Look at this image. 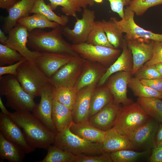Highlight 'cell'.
I'll return each mask as SVG.
<instances>
[{
	"label": "cell",
	"mask_w": 162,
	"mask_h": 162,
	"mask_svg": "<svg viewBox=\"0 0 162 162\" xmlns=\"http://www.w3.org/2000/svg\"><path fill=\"white\" fill-rule=\"evenodd\" d=\"M30 112L26 110L15 111L9 117L22 129L30 145L35 148L47 149L53 143L56 133L49 129Z\"/></svg>",
	"instance_id": "obj_1"
},
{
	"label": "cell",
	"mask_w": 162,
	"mask_h": 162,
	"mask_svg": "<svg viewBox=\"0 0 162 162\" xmlns=\"http://www.w3.org/2000/svg\"><path fill=\"white\" fill-rule=\"evenodd\" d=\"M49 4L53 10L58 6L62 7V12L65 15L77 18V14L81 12L88 6H92L94 3L93 0H48Z\"/></svg>",
	"instance_id": "obj_26"
},
{
	"label": "cell",
	"mask_w": 162,
	"mask_h": 162,
	"mask_svg": "<svg viewBox=\"0 0 162 162\" xmlns=\"http://www.w3.org/2000/svg\"><path fill=\"white\" fill-rule=\"evenodd\" d=\"M86 61L78 55L72 56L69 62L49 78L50 82L55 86L74 87Z\"/></svg>",
	"instance_id": "obj_10"
},
{
	"label": "cell",
	"mask_w": 162,
	"mask_h": 162,
	"mask_svg": "<svg viewBox=\"0 0 162 162\" xmlns=\"http://www.w3.org/2000/svg\"><path fill=\"white\" fill-rule=\"evenodd\" d=\"M20 128L10 117L0 112V133L7 140L21 148L26 154L34 151L35 148L27 141Z\"/></svg>",
	"instance_id": "obj_12"
},
{
	"label": "cell",
	"mask_w": 162,
	"mask_h": 162,
	"mask_svg": "<svg viewBox=\"0 0 162 162\" xmlns=\"http://www.w3.org/2000/svg\"><path fill=\"white\" fill-rule=\"evenodd\" d=\"M81 19L76 18L74 28L71 29L68 27L62 26L63 35L73 44L86 42L88 36L95 21L94 10L84 9Z\"/></svg>",
	"instance_id": "obj_9"
},
{
	"label": "cell",
	"mask_w": 162,
	"mask_h": 162,
	"mask_svg": "<svg viewBox=\"0 0 162 162\" xmlns=\"http://www.w3.org/2000/svg\"><path fill=\"white\" fill-rule=\"evenodd\" d=\"M35 0L18 1L8 11V16L5 18L4 28L7 32L17 23L19 19L29 16Z\"/></svg>",
	"instance_id": "obj_22"
},
{
	"label": "cell",
	"mask_w": 162,
	"mask_h": 162,
	"mask_svg": "<svg viewBox=\"0 0 162 162\" xmlns=\"http://www.w3.org/2000/svg\"><path fill=\"white\" fill-rule=\"evenodd\" d=\"M41 14L50 21L55 22L62 26H65L68 22V16H59L56 14L49 4H46L44 0H35L30 14Z\"/></svg>",
	"instance_id": "obj_30"
},
{
	"label": "cell",
	"mask_w": 162,
	"mask_h": 162,
	"mask_svg": "<svg viewBox=\"0 0 162 162\" xmlns=\"http://www.w3.org/2000/svg\"><path fill=\"white\" fill-rule=\"evenodd\" d=\"M71 46L79 56L83 58L107 65L116 60L121 53L116 48L93 45L84 42L73 44Z\"/></svg>",
	"instance_id": "obj_7"
},
{
	"label": "cell",
	"mask_w": 162,
	"mask_h": 162,
	"mask_svg": "<svg viewBox=\"0 0 162 162\" xmlns=\"http://www.w3.org/2000/svg\"><path fill=\"white\" fill-rule=\"evenodd\" d=\"M158 122L150 118L145 123L137 129L129 136L134 149L149 144L156 146L155 138L159 127Z\"/></svg>",
	"instance_id": "obj_18"
},
{
	"label": "cell",
	"mask_w": 162,
	"mask_h": 162,
	"mask_svg": "<svg viewBox=\"0 0 162 162\" xmlns=\"http://www.w3.org/2000/svg\"><path fill=\"white\" fill-rule=\"evenodd\" d=\"M93 1L94 2L98 3H101L103 2V0H93Z\"/></svg>",
	"instance_id": "obj_53"
},
{
	"label": "cell",
	"mask_w": 162,
	"mask_h": 162,
	"mask_svg": "<svg viewBox=\"0 0 162 162\" xmlns=\"http://www.w3.org/2000/svg\"><path fill=\"white\" fill-rule=\"evenodd\" d=\"M156 146L157 147H162V141L156 144Z\"/></svg>",
	"instance_id": "obj_52"
},
{
	"label": "cell",
	"mask_w": 162,
	"mask_h": 162,
	"mask_svg": "<svg viewBox=\"0 0 162 162\" xmlns=\"http://www.w3.org/2000/svg\"><path fill=\"white\" fill-rule=\"evenodd\" d=\"M62 35L60 25L49 32L35 29L28 32L27 45L33 50L40 52L64 54L73 56L78 55Z\"/></svg>",
	"instance_id": "obj_2"
},
{
	"label": "cell",
	"mask_w": 162,
	"mask_h": 162,
	"mask_svg": "<svg viewBox=\"0 0 162 162\" xmlns=\"http://www.w3.org/2000/svg\"><path fill=\"white\" fill-rule=\"evenodd\" d=\"M114 101L108 104L98 112L90 117L89 123L96 128L106 131L112 128L121 107Z\"/></svg>",
	"instance_id": "obj_19"
},
{
	"label": "cell",
	"mask_w": 162,
	"mask_h": 162,
	"mask_svg": "<svg viewBox=\"0 0 162 162\" xmlns=\"http://www.w3.org/2000/svg\"><path fill=\"white\" fill-rule=\"evenodd\" d=\"M162 4V0H132L127 6L138 16L142 15L150 8Z\"/></svg>",
	"instance_id": "obj_39"
},
{
	"label": "cell",
	"mask_w": 162,
	"mask_h": 162,
	"mask_svg": "<svg viewBox=\"0 0 162 162\" xmlns=\"http://www.w3.org/2000/svg\"><path fill=\"white\" fill-rule=\"evenodd\" d=\"M96 86V84H93L78 92L72 110L73 122L78 123L88 121L91 97Z\"/></svg>",
	"instance_id": "obj_17"
},
{
	"label": "cell",
	"mask_w": 162,
	"mask_h": 162,
	"mask_svg": "<svg viewBox=\"0 0 162 162\" xmlns=\"http://www.w3.org/2000/svg\"><path fill=\"white\" fill-rule=\"evenodd\" d=\"M70 129L73 133L80 137L94 143H103L106 133V131L94 127L88 121L78 123L73 122Z\"/></svg>",
	"instance_id": "obj_24"
},
{
	"label": "cell",
	"mask_w": 162,
	"mask_h": 162,
	"mask_svg": "<svg viewBox=\"0 0 162 162\" xmlns=\"http://www.w3.org/2000/svg\"><path fill=\"white\" fill-rule=\"evenodd\" d=\"M0 94L5 97L6 106L15 111L32 112L37 104L34 98L24 90L16 77L12 75L0 76Z\"/></svg>",
	"instance_id": "obj_3"
},
{
	"label": "cell",
	"mask_w": 162,
	"mask_h": 162,
	"mask_svg": "<svg viewBox=\"0 0 162 162\" xmlns=\"http://www.w3.org/2000/svg\"><path fill=\"white\" fill-rule=\"evenodd\" d=\"M75 162H113L110 153L104 152L101 154L87 155L80 154L76 155Z\"/></svg>",
	"instance_id": "obj_41"
},
{
	"label": "cell",
	"mask_w": 162,
	"mask_h": 162,
	"mask_svg": "<svg viewBox=\"0 0 162 162\" xmlns=\"http://www.w3.org/2000/svg\"><path fill=\"white\" fill-rule=\"evenodd\" d=\"M149 149L142 152L123 149L110 153L113 162H134L147 155Z\"/></svg>",
	"instance_id": "obj_37"
},
{
	"label": "cell",
	"mask_w": 162,
	"mask_h": 162,
	"mask_svg": "<svg viewBox=\"0 0 162 162\" xmlns=\"http://www.w3.org/2000/svg\"><path fill=\"white\" fill-rule=\"evenodd\" d=\"M121 46L122 52L116 60L107 69L98 82L100 86L103 85L112 74L124 71L132 72L133 68L132 54L126 41L124 39Z\"/></svg>",
	"instance_id": "obj_20"
},
{
	"label": "cell",
	"mask_w": 162,
	"mask_h": 162,
	"mask_svg": "<svg viewBox=\"0 0 162 162\" xmlns=\"http://www.w3.org/2000/svg\"><path fill=\"white\" fill-rule=\"evenodd\" d=\"M132 74L131 72H118L115 73L109 80L107 87L115 103L124 105L133 103L127 96V87Z\"/></svg>",
	"instance_id": "obj_16"
},
{
	"label": "cell",
	"mask_w": 162,
	"mask_h": 162,
	"mask_svg": "<svg viewBox=\"0 0 162 162\" xmlns=\"http://www.w3.org/2000/svg\"><path fill=\"white\" fill-rule=\"evenodd\" d=\"M86 60L74 87L78 91L90 85L96 84L105 73L106 70L100 65Z\"/></svg>",
	"instance_id": "obj_21"
},
{
	"label": "cell",
	"mask_w": 162,
	"mask_h": 162,
	"mask_svg": "<svg viewBox=\"0 0 162 162\" xmlns=\"http://www.w3.org/2000/svg\"><path fill=\"white\" fill-rule=\"evenodd\" d=\"M154 65L162 76V62L155 64Z\"/></svg>",
	"instance_id": "obj_51"
},
{
	"label": "cell",
	"mask_w": 162,
	"mask_h": 162,
	"mask_svg": "<svg viewBox=\"0 0 162 162\" xmlns=\"http://www.w3.org/2000/svg\"><path fill=\"white\" fill-rule=\"evenodd\" d=\"M124 16L118 20L113 17L117 26L122 33L126 34V40L142 38L154 41H162V34L155 33L146 30L137 25L134 20V13L126 7L124 8Z\"/></svg>",
	"instance_id": "obj_8"
},
{
	"label": "cell",
	"mask_w": 162,
	"mask_h": 162,
	"mask_svg": "<svg viewBox=\"0 0 162 162\" xmlns=\"http://www.w3.org/2000/svg\"><path fill=\"white\" fill-rule=\"evenodd\" d=\"M46 156L39 162H75L76 155L51 145L47 149Z\"/></svg>",
	"instance_id": "obj_36"
},
{
	"label": "cell",
	"mask_w": 162,
	"mask_h": 162,
	"mask_svg": "<svg viewBox=\"0 0 162 162\" xmlns=\"http://www.w3.org/2000/svg\"><path fill=\"white\" fill-rule=\"evenodd\" d=\"M71 55L62 53L40 52L34 62L49 78L70 60Z\"/></svg>",
	"instance_id": "obj_15"
},
{
	"label": "cell",
	"mask_w": 162,
	"mask_h": 162,
	"mask_svg": "<svg viewBox=\"0 0 162 162\" xmlns=\"http://www.w3.org/2000/svg\"><path fill=\"white\" fill-rule=\"evenodd\" d=\"M148 161L150 162H162V147L156 146L153 148Z\"/></svg>",
	"instance_id": "obj_46"
},
{
	"label": "cell",
	"mask_w": 162,
	"mask_h": 162,
	"mask_svg": "<svg viewBox=\"0 0 162 162\" xmlns=\"http://www.w3.org/2000/svg\"><path fill=\"white\" fill-rule=\"evenodd\" d=\"M160 99L138 98L137 102L150 118L162 123V100Z\"/></svg>",
	"instance_id": "obj_32"
},
{
	"label": "cell",
	"mask_w": 162,
	"mask_h": 162,
	"mask_svg": "<svg viewBox=\"0 0 162 162\" xmlns=\"http://www.w3.org/2000/svg\"><path fill=\"white\" fill-rule=\"evenodd\" d=\"M26 154L20 146L6 140L0 133V161L7 160L10 162H21Z\"/></svg>",
	"instance_id": "obj_27"
},
{
	"label": "cell",
	"mask_w": 162,
	"mask_h": 162,
	"mask_svg": "<svg viewBox=\"0 0 162 162\" xmlns=\"http://www.w3.org/2000/svg\"><path fill=\"white\" fill-rule=\"evenodd\" d=\"M126 41L132 54L133 68L131 73L134 74L152 58L154 41L142 38Z\"/></svg>",
	"instance_id": "obj_14"
},
{
	"label": "cell",
	"mask_w": 162,
	"mask_h": 162,
	"mask_svg": "<svg viewBox=\"0 0 162 162\" xmlns=\"http://www.w3.org/2000/svg\"><path fill=\"white\" fill-rule=\"evenodd\" d=\"M134 149L129 136L119 133L113 128L106 131L103 143L104 153H110L121 150Z\"/></svg>",
	"instance_id": "obj_23"
},
{
	"label": "cell",
	"mask_w": 162,
	"mask_h": 162,
	"mask_svg": "<svg viewBox=\"0 0 162 162\" xmlns=\"http://www.w3.org/2000/svg\"><path fill=\"white\" fill-rule=\"evenodd\" d=\"M26 59L23 58L20 61L14 64L7 66L0 67V76L5 74H10L16 76L17 69L20 64Z\"/></svg>",
	"instance_id": "obj_44"
},
{
	"label": "cell",
	"mask_w": 162,
	"mask_h": 162,
	"mask_svg": "<svg viewBox=\"0 0 162 162\" xmlns=\"http://www.w3.org/2000/svg\"><path fill=\"white\" fill-rule=\"evenodd\" d=\"M155 141L156 143L162 141V124H160L156 135Z\"/></svg>",
	"instance_id": "obj_48"
},
{
	"label": "cell",
	"mask_w": 162,
	"mask_h": 162,
	"mask_svg": "<svg viewBox=\"0 0 162 162\" xmlns=\"http://www.w3.org/2000/svg\"><path fill=\"white\" fill-rule=\"evenodd\" d=\"M52 117L56 133L70 127L73 122L72 110L54 100Z\"/></svg>",
	"instance_id": "obj_25"
},
{
	"label": "cell",
	"mask_w": 162,
	"mask_h": 162,
	"mask_svg": "<svg viewBox=\"0 0 162 162\" xmlns=\"http://www.w3.org/2000/svg\"><path fill=\"white\" fill-rule=\"evenodd\" d=\"M150 118L137 102L121 107L112 128L119 133L130 136Z\"/></svg>",
	"instance_id": "obj_6"
},
{
	"label": "cell",
	"mask_w": 162,
	"mask_h": 162,
	"mask_svg": "<svg viewBox=\"0 0 162 162\" xmlns=\"http://www.w3.org/2000/svg\"><path fill=\"white\" fill-rule=\"evenodd\" d=\"M104 30L110 43L115 48L121 46L124 39L123 33L117 26L113 17L110 20H102Z\"/></svg>",
	"instance_id": "obj_35"
},
{
	"label": "cell",
	"mask_w": 162,
	"mask_h": 162,
	"mask_svg": "<svg viewBox=\"0 0 162 162\" xmlns=\"http://www.w3.org/2000/svg\"><path fill=\"white\" fill-rule=\"evenodd\" d=\"M53 144L75 155H99L104 153L103 143L92 142L85 140L73 133L70 127L56 133Z\"/></svg>",
	"instance_id": "obj_4"
},
{
	"label": "cell",
	"mask_w": 162,
	"mask_h": 162,
	"mask_svg": "<svg viewBox=\"0 0 162 162\" xmlns=\"http://www.w3.org/2000/svg\"><path fill=\"white\" fill-rule=\"evenodd\" d=\"M135 77L140 80H150L162 78V76L154 65L144 66L134 74Z\"/></svg>",
	"instance_id": "obj_40"
},
{
	"label": "cell",
	"mask_w": 162,
	"mask_h": 162,
	"mask_svg": "<svg viewBox=\"0 0 162 162\" xmlns=\"http://www.w3.org/2000/svg\"><path fill=\"white\" fill-rule=\"evenodd\" d=\"M78 92L74 86H54L52 92L53 99L72 110Z\"/></svg>",
	"instance_id": "obj_31"
},
{
	"label": "cell",
	"mask_w": 162,
	"mask_h": 162,
	"mask_svg": "<svg viewBox=\"0 0 162 162\" xmlns=\"http://www.w3.org/2000/svg\"><path fill=\"white\" fill-rule=\"evenodd\" d=\"M0 108L1 110V112L2 114L9 116L11 115L12 112H10L7 110L3 103L1 96L0 97Z\"/></svg>",
	"instance_id": "obj_49"
},
{
	"label": "cell",
	"mask_w": 162,
	"mask_h": 162,
	"mask_svg": "<svg viewBox=\"0 0 162 162\" xmlns=\"http://www.w3.org/2000/svg\"><path fill=\"white\" fill-rule=\"evenodd\" d=\"M23 58L17 51L7 45L0 44V67L14 64Z\"/></svg>",
	"instance_id": "obj_38"
},
{
	"label": "cell",
	"mask_w": 162,
	"mask_h": 162,
	"mask_svg": "<svg viewBox=\"0 0 162 162\" xmlns=\"http://www.w3.org/2000/svg\"><path fill=\"white\" fill-rule=\"evenodd\" d=\"M5 44L18 52L27 60L34 62V58L40 52L29 50L27 46L28 32L23 25L17 23L8 32Z\"/></svg>",
	"instance_id": "obj_11"
},
{
	"label": "cell",
	"mask_w": 162,
	"mask_h": 162,
	"mask_svg": "<svg viewBox=\"0 0 162 162\" xmlns=\"http://www.w3.org/2000/svg\"><path fill=\"white\" fill-rule=\"evenodd\" d=\"M141 82L154 90L162 93V78L152 80H141Z\"/></svg>",
	"instance_id": "obj_45"
},
{
	"label": "cell",
	"mask_w": 162,
	"mask_h": 162,
	"mask_svg": "<svg viewBox=\"0 0 162 162\" xmlns=\"http://www.w3.org/2000/svg\"><path fill=\"white\" fill-rule=\"evenodd\" d=\"M162 62V41H154L153 46L152 58L144 66L155 65Z\"/></svg>",
	"instance_id": "obj_42"
},
{
	"label": "cell",
	"mask_w": 162,
	"mask_h": 162,
	"mask_svg": "<svg viewBox=\"0 0 162 162\" xmlns=\"http://www.w3.org/2000/svg\"><path fill=\"white\" fill-rule=\"evenodd\" d=\"M17 23L24 26L28 32L35 29H43L57 27L58 23L49 20L44 16L38 14H34L32 16L21 18L17 21Z\"/></svg>",
	"instance_id": "obj_29"
},
{
	"label": "cell",
	"mask_w": 162,
	"mask_h": 162,
	"mask_svg": "<svg viewBox=\"0 0 162 162\" xmlns=\"http://www.w3.org/2000/svg\"><path fill=\"white\" fill-rule=\"evenodd\" d=\"M86 42L94 45L115 48L108 40L102 21H95Z\"/></svg>",
	"instance_id": "obj_33"
},
{
	"label": "cell",
	"mask_w": 162,
	"mask_h": 162,
	"mask_svg": "<svg viewBox=\"0 0 162 162\" xmlns=\"http://www.w3.org/2000/svg\"><path fill=\"white\" fill-rule=\"evenodd\" d=\"M113 101L112 96L107 87L95 88L91 97L89 117L94 115Z\"/></svg>",
	"instance_id": "obj_28"
},
{
	"label": "cell",
	"mask_w": 162,
	"mask_h": 162,
	"mask_svg": "<svg viewBox=\"0 0 162 162\" xmlns=\"http://www.w3.org/2000/svg\"><path fill=\"white\" fill-rule=\"evenodd\" d=\"M54 86L50 82L43 89L39 103L36 104L32 114L49 129L56 133L52 119L53 98L52 92Z\"/></svg>",
	"instance_id": "obj_13"
},
{
	"label": "cell",
	"mask_w": 162,
	"mask_h": 162,
	"mask_svg": "<svg viewBox=\"0 0 162 162\" xmlns=\"http://www.w3.org/2000/svg\"><path fill=\"white\" fill-rule=\"evenodd\" d=\"M21 86L27 93L34 98L40 96L50 79L33 61L26 59L18 68L16 76Z\"/></svg>",
	"instance_id": "obj_5"
},
{
	"label": "cell",
	"mask_w": 162,
	"mask_h": 162,
	"mask_svg": "<svg viewBox=\"0 0 162 162\" xmlns=\"http://www.w3.org/2000/svg\"><path fill=\"white\" fill-rule=\"evenodd\" d=\"M8 39V36L5 35L4 32L0 29V42L1 44H5Z\"/></svg>",
	"instance_id": "obj_50"
},
{
	"label": "cell",
	"mask_w": 162,
	"mask_h": 162,
	"mask_svg": "<svg viewBox=\"0 0 162 162\" xmlns=\"http://www.w3.org/2000/svg\"><path fill=\"white\" fill-rule=\"evenodd\" d=\"M110 3L111 10L118 14L122 18L124 16V7L129 5L132 0H107Z\"/></svg>",
	"instance_id": "obj_43"
},
{
	"label": "cell",
	"mask_w": 162,
	"mask_h": 162,
	"mask_svg": "<svg viewBox=\"0 0 162 162\" xmlns=\"http://www.w3.org/2000/svg\"><path fill=\"white\" fill-rule=\"evenodd\" d=\"M18 1L17 0H0V8L8 11Z\"/></svg>",
	"instance_id": "obj_47"
},
{
	"label": "cell",
	"mask_w": 162,
	"mask_h": 162,
	"mask_svg": "<svg viewBox=\"0 0 162 162\" xmlns=\"http://www.w3.org/2000/svg\"><path fill=\"white\" fill-rule=\"evenodd\" d=\"M135 96L140 98H156L162 99V93L158 92L142 83L140 80L131 77L128 84Z\"/></svg>",
	"instance_id": "obj_34"
}]
</instances>
